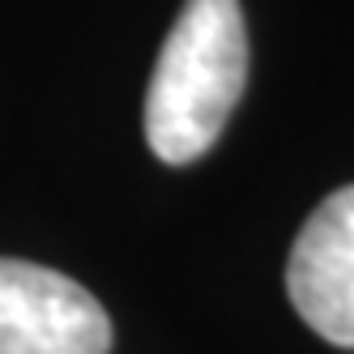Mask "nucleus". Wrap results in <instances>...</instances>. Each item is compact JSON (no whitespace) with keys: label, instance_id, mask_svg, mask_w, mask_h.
<instances>
[{"label":"nucleus","instance_id":"obj_1","mask_svg":"<svg viewBox=\"0 0 354 354\" xmlns=\"http://www.w3.org/2000/svg\"><path fill=\"white\" fill-rule=\"evenodd\" d=\"M248 82V30L239 0H184L145 94L149 149L184 167L222 137Z\"/></svg>","mask_w":354,"mask_h":354},{"label":"nucleus","instance_id":"obj_2","mask_svg":"<svg viewBox=\"0 0 354 354\" xmlns=\"http://www.w3.org/2000/svg\"><path fill=\"white\" fill-rule=\"evenodd\" d=\"M111 320L82 282L0 257V354H107Z\"/></svg>","mask_w":354,"mask_h":354},{"label":"nucleus","instance_id":"obj_3","mask_svg":"<svg viewBox=\"0 0 354 354\" xmlns=\"http://www.w3.org/2000/svg\"><path fill=\"white\" fill-rule=\"evenodd\" d=\"M286 295L324 342L354 350V184L324 196L303 222L286 265Z\"/></svg>","mask_w":354,"mask_h":354}]
</instances>
